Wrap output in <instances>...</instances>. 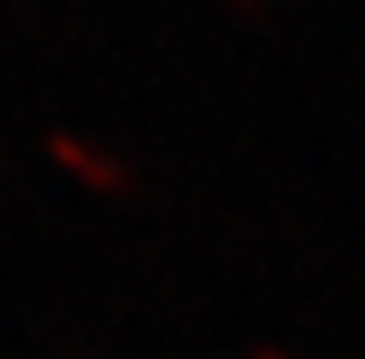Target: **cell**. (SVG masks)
Returning <instances> with one entry per match:
<instances>
[{"label":"cell","instance_id":"1","mask_svg":"<svg viewBox=\"0 0 365 359\" xmlns=\"http://www.w3.org/2000/svg\"><path fill=\"white\" fill-rule=\"evenodd\" d=\"M48 160L59 165V171H71L83 189H95V194H130L135 189V171L118 160V153H106V147H95V142H83V136H48Z\"/></svg>","mask_w":365,"mask_h":359},{"label":"cell","instance_id":"2","mask_svg":"<svg viewBox=\"0 0 365 359\" xmlns=\"http://www.w3.org/2000/svg\"><path fill=\"white\" fill-rule=\"evenodd\" d=\"M218 6L230 12V18H242V24H265V18H271L265 0H218Z\"/></svg>","mask_w":365,"mask_h":359},{"label":"cell","instance_id":"3","mask_svg":"<svg viewBox=\"0 0 365 359\" xmlns=\"http://www.w3.org/2000/svg\"><path fill=\"white\" fill-rule=\"evenodd\" d=\"M247 359H294V353H283L277 342H247Z\"/></svg>","mask_w":365,"mask_h":359}]
</instances>
